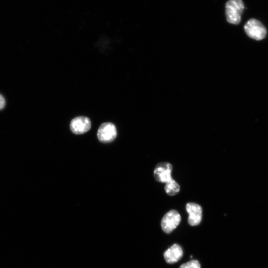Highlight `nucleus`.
I'll return each mask as SVG.
<instances>
[{
	"label": "nucleus",
	"instance_id": "obj_1",
	"mask_svg": "<svg viewBox=\"0 0 268 268\" xmlns=\"http://www.w3.org/2000/svg\"><path fill=\"white\" fill-rule=\"evenodd\" d=\"M244 8L245 5L242 0H228L225 4L227 21L231 24H239Z\"/></svg>",
	"mask_w": 268,
	"mask_h": 268
},
{
	"label": "nucleus",
	"instance_id": "obj_2",
	"mask_svg": "<svg viewBox=\"0 0 268 268\" xmlns=\"http://www.w3.org/2000/svg\"><path fill=\"white\" fill-rule=\"evenodd\" d=\"M244 30L250 38L256 40L264 39L267 35V29L263 23L255 18H251L244 25Z\"/></svg>",
	"mask_w": 268,
	"mask_h": 268
},
{
	"label": "nucleus",
	"instance_id": "obj_3",
	"mask_svg": "<svg viewBox=\"0 0 268 268\" xmlns=\"http://www.w3.org/2000/svg\"><path fill=\"white\" fill-rule=\"evenodd\" d=\"M180 221L181 216L179 212L176 210H171L162 219V229L164 232L169 233L177 227Z\"/></svg>",
	"mask_w": 268,
	"mask_h": 268
},
{
	"label": "nucleus",
	"instance_id": "obj_4",
	"mask_svg": "<svg viewBox=\"0 0 268 268\" xmlns=\"http://www.w3.org/2000/svg\"><path fill=\"white\" fill-rule=\"evenodd\" d=\"M117 136V130L114 124L110 122L102 124L97 131V137L103 143L113 141Z\"/></svg>",
	"mask_w": 268,
	"mask_h": 268
},
{
	"label": "nucleus",
	"instance_id": "obj_5",
	"mask_svg": "<svg viewBox=\"0 0 268 268\" xmlns=\"http://www.w3.org/2000/svg\"><path fill=\"white\" fill-rule=\"evenodd\" d=\"M172 165L166 162H160L155 167L154 177L157 182L167 183L172 179Z\"/></svg>",
	"mask_w": 268,
	"mask_h": 268
},
{
	"label": "nucleus",
	"instance_id": "obj_6",
	"mask_svg": "<svg viewBox=\"0 0 268 268\" xmlns=\"http://www.w3.org/2000/svg\"><path fill=\"white\" fill-rule=\"evenodd\" d=\"M69 126L71 131L73 134H80L88 131L91 128V124L88 117L79 116L71 121Z\"/></svg>",
	"mask_w": 268,
	"mask_h": 268
},
{
	"label": "nucleus",
	"instance_id": "obj_7",
	"mask_svg": "<svg viewBox=\"0 0 268 268\" xmlns=\"http://www.w3.org/2000/svg\"><path fill=\"white\" fill-rule=\"evenodd\" d=\"M186 210L189 215L188 223L191 226L198 225L202 218V208L198 204L189 202L186 204Z\"/></svg>",
	"mask_w": 268,
	"mask_h": 268
},
{
	"label": "nucleus",
	"instance_id": "obj_8",
	"mask_svg": "<svg viewBox=\"0 0 268 268\" xmlns=\"http://www.w3.org/2000/svg\"><path fill=\"white\" fill-rule=\"evenodd\" d=\"M183 254V252L181 246L174 244L164 252V257L167 263L173 264L180 260Z\"/></svg>",
	"mask_w": 268,
	"mask_h": 268
},
{
	"label": "nucleus",
	"instance_id": "obj_9",
	"mask_svg": "<svg viewBox=\"0 0 268 268\" xmlns=\"http://www.w3.org/2000/svg\"><path fill=\"white\" fill-rule=\"evenodd\" d=\"M179 185L173 179L166 183L164 189L166 193L169 196H174L180 191Z\"/></svg>",
	"mask_w": 268,
	"mask_h": 268
},
{
	"label": "nucleus",
	"instance_id": "obj_10",
	"mask_svg": "<svg viewBox=\"0 0 268 268\" xmlns=\"http://www.w3.org/2000/svg\"><path fill=\"white\" fill-rule=\"evenodd\" d=\"M179 268H201V265L197 260H191L182 265Z\"/></svg>",
	"mask_w": 268,
	"mask_h": 268
},
{
	"label": "nucleus",
	"instance_id": "obj_11",
	"mask_svg": "<svg viewBox=\"0 0 268 268\" xmlns=\"http://www.w3.org/2000/svg\"><path fill=\"white\" fill-rule=\"evenodd\" d=\"M5 105V101L3 96L0 94V110L4 108Z\"/></svg>",
	"mask_w": 268,
	"mask_h": 268
}]
</instances>
